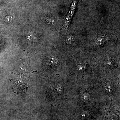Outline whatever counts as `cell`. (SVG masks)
<instances>
[{
  "mask_svg": "<svg viewBox=\"0 0 120 120\" xmlns=\"http://www.w3.org/2000/svg\"><path fill=\"white\" fill-rule=\"evenodd\" d=\"M57 58L54 56H49L46 61V65L47 67L52 68L56 67L58 64Z\"/></svg>",
  "mask_w": 120,
  "mask_h": 120,
  "instance_id": "6da1fadb",
  "label": "cell"
},
{
  "mask_svg": "<svg viewBox=\"0 0 120 120\" xmlns=\"http://www.w3.org/2000/svg\"><path fill=\"white\" fill-rule=\"evenodd\" d=\"M75 41V38L74 36L71 34L68 35L67 39V41L68 44L71 45Z\"/></svg>",
  "mask_w": 120,
  "mask_h": 120,
  "instance_id": "7a4b0ae2",
  "label": "cell"
},
{
  "mask_svg": "<svg viewBox=\"0 0 120 120\" xmlns=\"http://www.w3.org/2000/svg\"><path fill=\"white\" fill-rule=\"evenodd\" d=\"M46 20L49 24L53 25L55 23V19L52 16H48L46 17Z\"/></svg>",
  "mask_w": 120,
  "mask_h": 120,
  "instance_id": "3957f363",
  "label": "cell"
},
{
  "mask_svg": "<svg viewBox=\"0 0 120 120\" xmlns=\"http://www.w3.org/2000/svg\"><path fill=\"white\" fill-rule=\"evenodd\" d=\"M105 39L103 37H100L97 39L95 41V43L98 45H100L103 44L105 42Z\"/></svg>",
  "mask_w": 120,
  "mask_h": 120,
  "instance_id": "277c9868",
  "label": "cell"
}]
</instances>
